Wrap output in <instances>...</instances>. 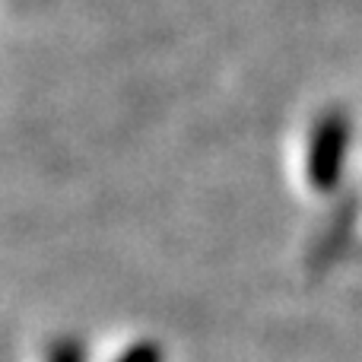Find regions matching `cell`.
Here are the masks:
<instances>
[{
    "label": "cell",
    "instance_id": "cell-2",
    "mask_svg": "<svg viewBox=\"0 0 362 362\" xmlns=\"http://www.w3.org/2000/svg\"><path fill=\"white\" fill-rule=\"evenodd\" d=\"M118 362H163V346H159L156 340H140L131 350L121 353Z\"/></svg>",
    "mask_w": 362,
    "mask_h": 362
},
{
    "label": "cell",
    "instance_id": "cell-3",
    "mask_svg": "<svg viewBox=\"0 0 362 362\" xmlns=\"http://www.w3.org/2000/svg\"><path fill=\"white\" fill-rule=\"evenodd\" d=\"M48 362H83L80 344H74V340H61V344H54V350H51Z\"/></svg>",
    "mask_w": 362,
    "mask_h": 362
},
{
    "label": "cell",
    "instance_id": "cell-1",
    "mask_svg": "<svg viewBox=\"0 0 362 362\" xmlns=\"http://www.w3.org/2000/svg\"><path fill=\"white\" fill-rule=\"evenodd\" d=\"M350 150V118L344 112H325L308 140V181L315 191H334L344 175Z\"/></svg>",
    "mask_w": 362,
    "mask_h": 362
}]
</instances>
